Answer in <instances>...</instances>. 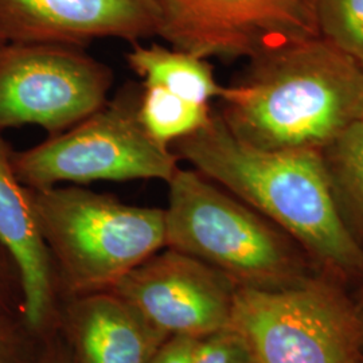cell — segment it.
<instances>
[{"instance_id":"cell-10","label":"cell","mask_w":363,"mask_h":363,"mask_svg":"<svg viewBox=\"0 0 363 363\" xmlns=\"http://www.w3.org/2000/svg\"><path fill=\"white\" fill-rule=\"evenodd\" d=\"M159 18L155 0H0V42L133 45L157 35Z\"/></svg>"},{"instance_id":"cell-21","label":"cell","mask_w":363,"mask_h":363,"mask_svg":"<svg viewBox=\"0 0 363 363\" xmlns=\"http://www.w3.org/2000/svg\"><path fill=\"white\" fill-rule=\"evenodd\" d=\"M38 363H64L61 359L58 361V357L57 355H46L45 358H42Z\"/></svg>"},{"instance_id":"cell-14","label":"cell","mask_w":363,"mask_h":363,"mask_svg":"<svg viewBox=\"0 0 363 363\" xmlns=\"http://www.w3.org/2000/svg\"><path fill=\"white\" fill-rule=\"evenodd\" d=\"M322 152L337 208L363 247V118L352 121Z\"/></svg>"},{"instance_id":"cell-5","label":"cell","mask_w":363,"mask_h":363,"mask_svg":"<svg viewBox=\"0 0 363 363\" xmlns=\"http://www.w3.org/2000/svg\"><path fill=\"white\" fill-rule=\"evenodd\" d=\"M229 328L256 363H363L352 292L320 273L280 291L237 288Z\"/></svg>"},{"instance_id":"cell-4","label":"cell","mask_w":363,"mask_h":363,"mask_svg":"<svg viewBox=\"0 0 363 363\" xmlns=\"http://www.w3.org/2000/svg\"><path fill=\"white\" fill-rule=\"evenodd\" d=\"M27 191L52 262L76 292L111 289L166 247L163 208L127 205L77 186Z\"/></svg>"},{"instance_id":"cell-1","label":"cell","mask_w":363,"mask_h":363,"mask_svg":"<svg viewBox=\"0 0 363 363\" xmlns=\"http://www.w3.org/2000/svg\"><path fill=\"white\" fill-rule=\"evenodd\" d=\"M169 148L291 235L318 272L352 294L363 286V247L337 208L322 151L249 145L217 112Z\"/></svg>"},{"instance_id":"cell-22","label":"cell","mask_w":363,"mask_h":363,"mask_svg":"<svg viewBox=\"0 0 363 363\" xmlns=\"http://www.w3.org/2000/svg\"><path fill=\"white\" fill-rule=\"evenodd\" d=\"M352 296H354L357 303H363V286H361V288H358V289L352 294Z\"/></svg>"},{"instance_id":"cell-23","label":"cell","mask_w":363,"mask_h":363,"mask_svg":"<svg viewBox=\"0 0 363 363\" xmlns=\"http://www.w3.org/2000/svg\"><path fill=\"white\" fill-rule=\"evenodd\" d=\"M357 306H358V310H359V313H361V318H362L363 323V303H357Z\"/></svg>"},{"instance_id":"cell-16","label":"cell","mask_w":363,"mask_h":363,"mask_svg":"<svg viewBox=\"0 0 363 363\" xmlns=\"http://www.w3.org/2000/svg\"><path fill=\"white\" fill-rule=\"evenodd\" d=\"M320 37L363 69V0H316Z\"/></svg>"},{"instance_id":"cell-2","label":"cell","mask_w":363,"mask_h":363,"mask_svg":"<svg viewBox=\"0 0 363 363\" xmlns=\"http://www.w3.org/2000/svg\"><path fill=\"white\" fill-rule=\"evenodd\" d=\"M217 100V113L244 143L323 151L362 117L363 69L316 37L252 60L245 78Z\"/></svg>"},{"instance_id":"cell-17","label":"cell","mask_w":363,"mask_h":363,"mask_svg":"<svg viewBox=\"0 0 363 363\" xmlns=\"http://www.w3.org/2000/svg\"><path fill=\"white\" fill-rule=\"evenodd\" d=\"M193 363H256L233 330L226 328L198 340Z\"/></svg>"},{"instance_id":"cell-12","label":"cell","mask_w":363,"mask_h":363,"mask_svg":"<svg viewBox=\"0 0 363 363\" xmlns=\"http://www.w3.org/2000/svg\"><path fill=\"white\" fill-rule=\"evenodd\" d=\"M69 331L77 363H150L169 337L112 291L78 300Z\"/></svg>"},{"instance_id":"cell-18","label":"cell","mask_w":363,"mask_h":363,"mask_svg":"<svg viewBox=\"0 0 363 363\" xmlns=\"http://www.w3.org/2000/svg\"><path fill=\"white\" fill-rule=\"evenodd\" d=\"M0 363H30L25 337L10 316L0 318Z\"/></svg>"},{"instance_id":"cell-8","label":"cell","mask_w":363,"mask_h":363,"mask_svg":"<svg viewBox=\"0 0 363 363\" xmlns=\"http://www.w3.org/2000/svg\"><path fill=\"white\" fill-rule=\"evenodd\" d=\"M157 35L199 58L256 60L320 37L316 0H155Z\"/></svg>"},{"instance_id":"cell-20","label":"cell","mask_w":363,"mask_h":363,"mask_svg":"<svg viewBox=\"0 0 363 363\" xmlns=\"http://www.w3.org/2000/svg\"><path fill=\"white\" fill-rule=\"evenodd\" d=\"M7 283L21 284V276L11 255L0 244V318L10 316L9 311L6 310L7 300L4 298V289H3V286H7Z\"/></svg>"},{"instance_id":"cell-11","label":"cell","mask_w":363,"mask_h":363,"mask_svg":"<svg viewBox=\"0 0 363 363\" xmlns=\"http://www.w3.org/2000/svg\"><path fill=\"white\" fill-rule=\"evenodd\" d=\"M13 154L10 144L0 136V244L19 271L22 318L31 331H39L52 313L54 262L39 232L27 187L13 171Z\"/></svg>"},{"instance_id":"cell-3","label":"cell","mask_w":363,"mask_h":363,"mask_svg":"<svg viewBox=\"0 0 363 363\" xmlns=\"http://www.w3.org/2000/svg\"><path fill=\"white\" fill-rule=\"evenodd\" d=\"M167 184L166 247L205 262L237 288L280 291L319 273L291 235L199 171L179 167Z\"/></svg>"},{"instance_id":"cell-24","label":"cell","mask_w":363,"mask_h":363,"mask_svg":"<svg viewBox=\"0 0 363 363\" xmlns=\"http://www.w3.org/2000/svg\"><path fill=\"white\" fill-rule=\"evenodd\" d=\"M361 118H363V112H362V117H361Z\"/></svg>"},{"instance_id":"cell-15","label":"cell","mask_w":363,"mask_h":363,"mask_svg":"<svg viewBox=\"0 0 363 363\" xmlns=\"http://www.w3.org/2000/svg\"><path fill=\"white\" fill-rule=\"evenodd\" d=\"M142 86L139 117L156 143L169 148L208 124L210 105L189 101L160 86Z\"/></svg>"},{"instance_id":"cell-6","label":"cell","mask_w":363,"mask_h":363,"mask_svg":"<svg viewBox=\"0 0 363 363\" xmlns=\"http://www.w3.org/2000/svg\"><path fill=\"white\" fill-rule=\"evenodd\" d=\"M142 89L130 85L69 130L13 151L18 179L28 189L135 179L167 183L179 169V157L144 128L139 117Z\"/></svg>"},{"instance_id":"cell-7","label":"cell","mask_w":363,"mask_h":363,"mask_svg":"<svg viewBox=\"0 0 363 363\" xmlns=\"http://www.w3.org/2000/svg\"><path fill=\"white\" fill-rule=\"evenodd\" d=\"M113 82L85 48L0 42V133L37 125L58 135L100 109Z\"/></svg>"},{"instance_id":"cell-13","label":"cell","mask_w":363,"mask_h":363,"mask_svg":"<svg viewBox=\"0 0 363 363\" xmlns=\"http://www.w3.org/2000/svg\"><path fill=\"white\" fill-rule=\"evenodd\" d=\"M125 58L130 69L143 79L144 86H160L198 104L218 99L223 88L214 77L208 60L171 46H144L136 42Z\"/></svg>"},{"instance_id":"cell-19","label":"cell","mask_w":363,"mask_h":363,"mask_svg":"<svg viewBox=\"0 0 363 363\" xmlns=\"http://www.w3.org/2000/svg\"><path fill=\"white\" fill-rule=\"evenodd\" d=\"M198 340L189 337H169L150 363H193Z\"/></svg>"},{"instance_id":"cell-9","label":"cell","mask_w":363,"mask_h":363,"mask_svg":"<svg viewBox=\"0 0 363 363\" xmlns=\"http://www.w3.org/2000/svg\"><path fill=\"white\" fill-rule=\"evenodd\" d=\"M235 289L223 273L167 247L124 274L109 291L169 337L202 339L229 328Z\"/></svg>"}]
</instances>
